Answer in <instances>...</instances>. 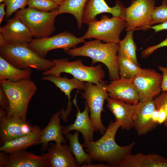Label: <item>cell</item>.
I'll list each match as a JSON object with an SVG mask.
<instances>
[{
    "label": "cell",
    "instance_id": "4dcf8cb0",
    "mask_svg": "<svg viewBox=\"0 0 167 167\" xmlns=\"http://www.w3.org/2000/svg\"><path fill=\"white\" fill-rule=\"evenodd\" d=\"M152 24L167 22V0L159 6H155L152 15Z\"/></svg>",
    "mask_w": 167,
    "mask_h": 167
},
{
    "label": "cell",
    "instance_id": "836d02e7",
    "mask_svg": "<svg viewBox=\"0 0 167 167\" xmlns=\"http://www.w3.org/2000/svg\"><path fill=\"white\" fill-rule=\"evenodd\" d=\"M165 46H167V37L160 43L150 46L143 50L141 53V56L143 58H146L157 49Z\"/></svg>",
    "mask_w": 167,
    "mask_h": 167
},
{
    "label": "cell",
    "instance_id": "e575fe53",
    "mask_svg": "<svg viewBox=\"0 0 167 167\" xmlns=\"http://www.w3.org/2000/svg\"><path fill=\"white\" fill-rule=\"evenodd\" d=\"M158 69L162 73V91H167V68L160 66Z\"/></svg>",
    "mask_w": 167,
    "mask_h": 167
},
{
    "label": "cell",
    "instance_id": "7a4b0ae2",
    "mask_svg": "<svg viewBox=\"0 0 167 167\" xmlns=\"http://www.w3.org/2000/svg\"><path fill=\"white\" fill-rule=\"evenodd\" d=\"M82 46L64 51L71 57L81 56L92 59V64L97 62L104 64L107 68L109 79L113 80L120 77L117 54L119 45L116 43H103L96 39L84 42Z\"/></svg>",
    "mask_w": 167,
    "mask_h": 167
},
{
    "label": "cell",
    "instance_id": "e0dca14e",
    "mask_svg": "<svg viewBox=\"0 0 167 167\" xmlns=\"http://www.w3.org/2000/svg\"><path fill=\"white\" fill-rule=\"evenodd\" d=\"M77 94L73 101L77 110L76 118L73 123L64 127L62 132L63 135H65L72 130L80 132L84 141V144H86L93 141V135L95 131L92 120L89 116L90 109L87 102L85 103L84 110L81 112L77 104Z\"/></svg>",
    "mask_w": 167,
    "mask_h": 167
},
{
    "label": "cell",
    "instance_id": "d6986e66",
    "mask_svg": "<svg viewBox=\"0 0 167 167\" xmlns=\"http://www.w3.org/2000/svg\"><path fill=\"white\" fill-rule=\"evenodd\" d=\"M107 107L114 115L116 121L121 129L128 130L134 127L133 118L136 109V104H131L112 98L106 99Z\"/></svg>",
    "mask_w": 167,
    "mask_h": 167
},
{
    "label": "cell",
    "instance_id": "6da1fadb",
    "mask_svg": "<svg viewBox=\"0 0 167 167\" xmlns=\"http://www.w3.org/2000/svg\"><path fill=\"white\" fill-rule=\"evenodd\" d=\"M120 124L111 120L103 136L96 141H92L83 146L85 151L93 161L106 162L111 167H118L121 161L131 154L135 144L133 142L128 145L120 146L116 143L115 138Z\"/></svg>",
    "mask_w": 167,
    "mask_h": 167
},
{
    "label": "cell",
    "instance_id": "74e56055",
    "mask_svg": "<svg viewBox=\"0 0 167 167\" xmlns=\"http://www.w3.org/2000/svg\"><path fill=\"white\" fill-rule=\"evenodd\" d=\"M150 28L154 30L155 32H157L162 30H167V22L154 26H151L150 27Z\"/></svg>",
    "mask_w": 167,
    "mask_h": 167
},
{
    "label": "cell",
    "instance_id": "ac0fdd59",
    "mask_svg": "<svg viewBox=\"0 0 167 167\" xmlns=\"http://www.w3.org/2000/svg\"><path fill=\"white\" fill-rule=\"evenodd\" d=\"M153 100L139 101L136 104V109L133 118V127L139 136L147 134L156 126L152 118V113L156 109Z\"/></svg>",
    "mask_w": 167,
    "mask_h": 167
},
{
    "label": "cell",
    "instance_id": "5bb4252c",
    "mask_svg": "<svg viewBox=\"0 0 167 167\" xmlns=\"http://www.w3.org/2000/svg\"><path fill=\"white\" fill-rule=\"evenodd\" d=\"M106 88L112 98L131 104L139 101L138 92L132 80L119 77L107 84Z\"/></svg>",
    "mask_w": 167,
    "mask_h": 167
},
{
    "label": "cell",
    "instance_id": "f1b7e54d",
    "mask_svg": "<svg viewBox=\"0 0 167 167\" xmlns=\"http://www.w3.org/2000/svg\"><path fill=\"white\" fill-rule=\"evenodd\" d=\"M120 77L133 80L142 68L131 60L117 56Z\"/></svg>",
    "mask_w": 167,
    "mask_h": 167
},
{
    "label": "cell",
    "instance_id": "5b68a950",
    "mask_svg": "<svg viewBox=\"0 0 167 167\" xmlns=\"http://www.w3.org/2000/svg\"><path fill=\"white\" fill-rule=\"evenodd\" d=\"M54 66L51 69L43 72V75H53L60 76L62 73L71 74L73 76L83 82L97 84L104 82L105 72L102 65L96 66L84 65L82 61L78 60L70 62L68 58L55 59L52 60Z\"/></svg>",
    "mask_w": 167,
    "mask_h": 167
},
{
    "label": "cell",
    "instance_id": "8992f818",
    "mask_svg": "<svg viewBox=\"0 0 167 167\" xmlns=\"http://www.w3.org/2000/svg\"><path fill=\"white\" fill-rule=\"evenodd\" d=\"M57 11L46 12L28 7L19 10L14 16L26 25L33 37L40 39L50 36L54 31Z\"/></svg>",
    "mask_w": 167,
    "mask_h": 167
},
{
    "label": "cell",
    "instance_id": "4fadbf2b",
    "mask_svg": "<svg viewBox=\"0 0 167 167\" xmlns=\"http://www.w3.org/2000/svg\"><path fill=\"white\" fill-rule=\"evenodd\" d=\"M33 37L26 25L15 16L0 28V47L6 45H28Z\"/></svg>",
    "mask_w": 167,
    "mask_h": 167
},
{
    "label": "cell",
    "instance_id": "30bf717a",
    "mask_svg": "<svg viewBox=\"0 0 167 167\" xmlns=\"http://www.w3.org/2000/svg\"><path fill=\"white\" fill-rule=\"evenodd\" d=\"M85 39L77 37L68 32H64L51 37L33 39L28 47L45 58L50 51L58 49L66 50L76 47Z\"/></svg>",
    "mask_w": 167,
    "mask_h": 167
},
{
    "label": "cell",
    "instance_id": "8d00e7d4",
    "mask_svg": "<svg viewBox=\"0 0 167 167\" xmlns=\"http://www.w3.org/2000/svg\"><path fill=\"white\" fill-rule=\"evenodd\" d=\"M158 110L159 111L158 124H162L164 122L166 118V113L165 110L163 108H161Z\"/></svg>",
    "mask_w": 167,
    "mask_h": 167
},
{
    "label": "cell",
    "instance_id": "3957f363",
    "mask_svg": "<svg viewBox=\"0 0 167 167\" xmlns=\"http://www.w3.org/2000/svg\"><path fill=\"white\" fill-rule=\"evenodd\" d=\"M0 84L9 101L7 116L18 117L26 120L28 104L37 90L34 82L31 79L16 82L2 79L0 80Z\"/></svg>",
    "mask_w": 167,
    "mask_h": 167
},
{
    "label": "cell",
    "instance_id": "9c48e42d",
    "mask_svg": "<svg viewBox=\"0 0 167 167\" xmlns=\"http://www.w3.org/2000/svg\"><path fill=\"white\" fill-rule=\"evenodd\" d=\"M155 4L154 0H132L131 5L125 9L126 30L145 31L150 29Z\"/></svg>",
    "mask_w": 167,
    "mask_h": 167
},
{
    "label": "cell",
    "instance_id": "4316f807",
    "mask_svg": "<svg viewBox=\"0 0 167 167\" xmlns=\"http://www.w3.org/2000/svg\"><path fill=\"white\" fill-rule=\"evenodd\" d=\"M88 0H66L59 6L57 11L58 15L63 13H69L73 15L76 19L78 28L80 29L82 24L83 12Z\"/></svg>",
    "mask_w": 167,
    "mask_h": 167
},
{
    "label": "cell",
    "instance_id": "83f0119b",
    "mask_svg": "<svg viewBox=\"0 0 167 167\" xmlns=\"http://www.w3.org/2000/svg\"><path fill=\"white\" fill-rule=\"evenodd\" d=\"M134 31H127L124 38L118 43L117 56L129 59L139 66L136 57V46L133 39Z\"/></svg>",
    "mask_w": 167,
    "mask_h": 167
},
{
    "label": "cell",
    "instance_id": "8fae6325",
    "mask_svg": "<svg viewBox=\"0 0 167 167\" xmlns=\"http://www.w3.org/2000/svg\"><path fill=\"white\" fill-rule=\"evenodd\" d=\"M132 81L138 91L139 101L153 100L162 91V75L153 69L142 68Z\"/></svg>",
    "mask_w": 167,
    "mask_h": 167
},
{
    "label": "cell",
    "instance_id": "d6a6232c",
    "mask_svg": "<svg viewBox=\"0 0 167 167\" xmlns=\"http://www.w3.org/2000/svg\"><path fill=\"white\" fill-rule=\"evenodd\" d=\"M153 101L157 109L162 108L165 111L167 117L164 124L165 126L167 128V91H163L154 99Z\"/></svg>",
    "mask_w": 167,
    "mask_h": 167
},
{
    "label": "cell",
    "instance_id": "7c38bea8",
    "mask_svg": "<svg viewBox=\"0 0 167 167\" xmlns=\"http://www.w3.org/2000/svg\"><path fill=\"white\" fill-rule=\"evenodd\" d=\"M5 109H0V143L2 146L6 141L17 139L30 133L35 126L29 121L15 117H9L6 114Z\"/></svg>",
    "mask_w": 167,
    "mask_h": 167
},
{
    "label": "cell",
    "instance_id": "277c9868",
    "mask_svg": "<svg viewBox=\"0 0 167 167\" xmlns=\"http://www.w3.org/2000/svg\"><path fill=\"white\" fill-rule=\"evenodd\" d=\"M0 56L20 69H34L44 72L54 66L52 60L41 57L28 45H6L0 47Z\"/></svg>",
    "mask_w": 167,
    "mask_h": 167
},
{
    "label": "cell",
    "instance_id": "7bdbcfd3",
    "mask_svg": "<svg viewBox=\"0 0 167 167\" xmlns=\"http://www.w3.org/2000/svg\"><path fill=\"white\" fill-rule=\"evenodd\" d=\"M4 0H0V2L2 3V2H3Z\"/></svg>",
    "mask_w": 167,
    "mask_h": 167
},
{
    "label": "cell",
    "instance_id": "ab89813d",
    "mask_svg": "<svg viewBox=\"0 0 167 167\" xmlns=\"http://www.w3.org/2000/svg\"><path fill=\"white\" fill-rule=\"evenodd\" d=\"M6 5L4 3H1L0 4V24H1L3 18L6 15L5 11V7Z\"/></svg>",
    "mask_w": 167,
    "mask_h": 167
},
{
    "label": "cell",
    "instance_id": "60d3db41",
    "mask_svg": "<svg viewBox=\"0 0 167 167\" xmlns=\"http://www.w3.org/2000/svg\"><path fill=\"white\" fill-rule=\"evenodd\" d=\"M159 111L157 109H156L152 113V119L154 123L158 124V119Z\"/></svg>",
    "mask_w": 167,
    "mask_h": 167
},
{
    "label": "cell",
    "instance_id": "7402d4cb",
    "mask_svg": "<svg viewBox=\"0 0 167 167\" xmlns=\"http://www.w3.org/2000/svg\"><path fill=\"white\" fill-rule=\"evenodd\" d=\"M49 167H77L76 160L66 144L56 143L49 148L47 152Z\"/></svg>",
    "mask_w": 167,
    "mask_h": 167
},
{
    "label": "cell",
    "instance_id": "52a82bcc",
    "mask_svg": "<svg viewBox=\"0 0 167 167\" xmlns=\"http://www.w3.org/2000/svg\"><path fill=\"white\" fill-rule=\"evenodd\" d=\"M85 34L82 37L84 39L94 38L105 43H118L120 35L126 28L125 19L119 16L109 18L102 15L101 19L90 22Z\"/></svg>",
    "mask_w": 167,
    "mask_h": 167
},
{
    "label": "cell",
    "instance_id": "ba28073f",
    "mask_svg": "<svg viewBox=\"0 0 167 167\" xmlns=\"http://www.w3.org/2000/svg\"><path fill=\"white\" fill-rule=\"evenodd\" d=\"M105 82L97 84L85 82L84 92L81 93V97L85 99L90 109V118L93 123L95 131L103 135L106 128L101 120V112L104 111L105 101L109 96L106 88Z\"/></svg>",
    "mask_w": 167,
    "mask_h": 167
},
{
    "label": "cell",
    "instance_id": "b9f144b4",
    "mask_svg": "<svg viewBox=\"0 0 167 167\" xmlns=\"http://www.w3.org/2000/svg\"><path fill=\"white\" fill-rule=\"evenodd\" d=\"M55 2L59 6L62 4L66 0H49Z\"/></svg>",
    "mask_w": 167,
    "mask_h": 167
},
{
    "label": "cell",
    "instance_id": "1f68e13d",
    "mask_svg": "<svg viewBox=\"0 0 167 167\" xmlns=\"http://www.w3.org/2000/svg\"><path fill=\"white\" fill-rule=\"evenodd\" d=\"M28 0H4L3 2L6 5V16L9 18L15 12L19 9L25 8L28 5Z\"/></svg>",
    "mask_w": 167,
    "mask_h": 167
},
{
    "label": "cell",
    "instance_id": "cb8c5ba5",
    "mask_svg": "<svg viewBox=\"0 0 167 167\" xmlns=\"http://www.w3.org/2000/svg\"><path fill=\"white\" fill-rule=\"evenodd\" d=\"M42 130L35 126L34 129L29 133L8 141L5 142L0 148V151L9 153L21 149L26 150L28 148L37 144L40 138Z\"/></svg>",
    "mask_w": 167,
    "mask_h": 167
},
{
    "label": "cell",
    "instance_id": "2e32d148",
    "mask_svg": "<svg viewBox=\"0 0 167 167\" xmlns=\"http://www.w3.org/2000/svg\"><path fill=\"white\" fill-rule=\"evenodd\" d=\"M125 9L123 4L117 1L114 6L109 7L105 0H88L85 6L82 16L83 24H88L96 19V16L103 13L111 14L113 16L125 17Z\"/></svg>",
    "mask_w": 167,
    "mask_h": 167
},
{
    "label": "cell",
    "instance_id": "f546056e",
    "mask_svg": "<svg viewBox=\"0 0 167 167\" xmlns=\"http://www.w3.org/2000/svg\"><path fill=\"white\" fill-rule=\"evenodd\" d=\"M28 7L46 12L56 11L59 6L49 0H28Z\"/></svg>",
    "mask_w": 167,
    "mask_h": 167
},
{
    "label": "cell",
    "instance_id": "f35d334b",
    "mask_svg": "<svg viewBox=\"0 0 167 167\" xmlns=\"http://www.w3.org/2000/svg\"><path fill=\"white\" fill-rule=\"evenodd\" d=\"M81 167H111V166L109 164H84Z\"/></svg>",
    "mask_w": 167,
    "mask_h": 167
},
{
    "label": "cell",
    "instance_id": "44dd1931",
    "mask_svg": "<svg viewBox=\"0 0 167 167\" xmlns=\"http://www.w3.org/2000/svg\"><path fill=\"white\" fill-rule=\"evenodd\" d=\"M61 114V110L54 113L50 118L49 123L42 130L40 138L37 143L41 144L42 151L48 148L49 143L51 141L64 144L66 143L62 132L64 126H62L60 124Z\"/></svg>",
    "mask_w": 167,
    "mask_h": 167
},
{
    "label": "cell",
    "instance_id": "603a6c76",
    "mask_svg": "<svg viewBox=\"0 0 167 167\" xmlns=\"http://www.w3.org/2000/svg\"><path fill=\"white\" fill-rule=\"evenodd\" d=\"M119 167H167V158L156 154H130L121 161Z\"/></svg>",
    "mask_w": 167,
    "mask_h": 167
},
{
    "label": "cell",
    "instance_id": "484cf974",
    "mask_svg": "<svg viewBox=\"0 0 167 167\" xmlns=\"http://www.w3.org/2000/svg\"><path fill=\"white\" fill-rule=\"evenodd\" d=\"M79 131H76L73 134H71L70 132L67 133L65 136L69 141L70 149L78 167H81L85 163H92V160L89 154L84 150L83 145L79 141Z\"/></svg>",
    "mask_w": 167,
    "mask_h": 167
},
{
    "label": "cell",
    "instance_id": "d4e9b609",
    "mask_svg": "<svg viewBox=\"0 0 167 167\" xmlns=\"http://www.w3.org/2000/svg\"><path fill=\"white\" fill-rule=\"evenodd\" d=\"M31 69H21L14 66L0 56V80L16 82L31 79Z\"/></svg>",
    "mask_w": 167,
    "mask_h": 167
},
{
    "label": "cell",
    "instance_id": "d590c367",
    "mask_svg": "<svg viewBox=\"0 0 167 167\" xmlns=\"http://www.w3.org/2000/svg\"><path fill=\"white\" fill-rule=\"evenodd\" d=\"M0 105L7 112L9 109V103L8 99L2 88H0Z\"/></svg>",
    "mask_w": 167,
    "mask_h": 167
},
{
    "label": "cell",
    "instance_id": "ffe728a7",
    "mask_svg": "<svg viewBox=\"0 0 167 167\" xmlns=\"http://www.w3.org/2000/svg\"><path fill=\"white\" fill-rule=\"evenodd\" d=\"M41 79L52 82L67 96L68 103L66 109V110L63 109L61 110L60 115L61 118L64 122H66L68 116L72 110L73 102L71 101V92L73 90L75 89L80 90H84L85 82L74 77L70 79L66 77H62L60 76L51 75H44Z\"/></svg>",
    "mask_w": 167,
    "mask_h": 167
},
{
    "label": "cell",
    "instance_id": "9a60e30c",
    "mask_svg": "<svg viewBox=\"0 0 167 167\" xmlns=\"http://www.w3.org/2000/svg\"><path fill=\"white\" fill-rule=\"evenodd\" d=\"M21 149L9 153L3 167H49L47 153L37 155Z\"/></svg>",
    "mask_w": 167,
    "mask_h": 167
}]
</instances>
